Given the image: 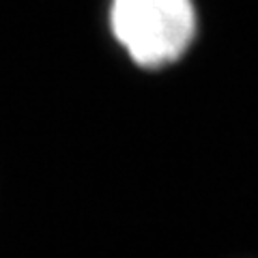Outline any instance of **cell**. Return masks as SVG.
<instances>
[{
    "label": "cell",
    "mask_w": 258,
    "mask_h": 258,
    "mask_svg": "<svg viewBox=\"0 0 258 258\" xmlns=\"http://www.w3.org/2000/svg\"><path fill=\"white\" fill-rule=\"evenodd\" d=\"M110 26L136 64L157 69L185 54L196 13L191 0H112Z\"/></svg>",
    "instance_id": "6da1fadb"
}]
</instances>
